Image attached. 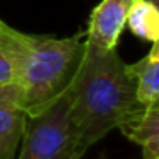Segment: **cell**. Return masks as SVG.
I'll list each match as a JSON object with an SVG mask.
<instances>
[{
  "mask_svg": "<svg viewBox=\"0 0 159 159\" xmlns=\"http://www.w3.org/2000/svg\"><path fill=\"white\" fill-rule=\"evenodd\" d=\"M128 74L135 82V98L140 104L151 106L159 103V46L152 43V48L144 58L135 62L134 65H127Z\"/></svg>",
  "mask_w": 159,
  "mask_h": 159,
  "instance_id": "52a82bcc",
  "label": "cell"
},
{
  "mask_svg": "<svg viewBox=\"0 0 159 159\" xmlns=\"http://www.w3.org/2000/svg\"><path fill=\"white\" fill-rule=\"evenodd\" d=\"M128 29L137 38L149 43L159 41V11L154 0H134L128 9L127 22Z\"/></svg>",
  "mask_w": 159,
  "mask_h": 159,
  "instance_id": "ba28073f",
  "label": "cell"
},
{
  "mask_svg": "<svg viewBox=\"0 0 159 159\" xmlns=\"http://www.w3.org/2000/svg\"><path fill=\"white\" fill-rule=\"evenodd\" d=\"M132 2L134 0H101L89 17L86 31L87 45L101 50L116 48Z\"/></svg>",
  "mask_w": 159,
  "mask_h": 159,
  "instance_id": "277c9868",
  "label": "cell"
},
{
  "mask_svg": "<svg viewBox=\"0 0 159 159\" xmlns=\"http://www.w3.org/2000/svg\"><path fill=\"white\" fill-rule=\"evenodd\" d=\"M67 91L82 156L94 142L145 108L135 98V82L116 48L101 50L86 43L84 58Z\"/></svg>",
  "mask_w": 159,
  "mask_h": 159,
  "instance_id": "6da1fadb",
  "label": "cell"
},
{
  "mask_svg": "<svg viewBox=\"0 0 159 159\" xmlns=\"http://www.w3.org/2000/svg\"><path fill=\"white\" fill-rule=\"evenodd\" d=\"M118 128L127 139L142 145L144 159H159V104L142 108Z\"/></svg>",
  "mask_w": 159,
  "mask_h": 159,
  "instance_id": "8992f818",
  "label": "cell"
},
{
  "mask_svg": "<svg viewBox=\"0 0 159 159\" xmlns=\"http://www.w3.org/2000/svg\"><path fill=\"white\" fill-rule=\"evenodd\" d=\"M28 121L14 84L0 86V159H14Z\"/></svg>",
  "mask_w": 159,
  "mask_h": 159,
  "instance_id": "5b68a950",
  "label": "cell"
},
{
  "mask_svg": "<svg viewBox=\"0 0 159 159\" xmlns=\"http://www.w3.org/2000/svg\"><path fill=\"white\" fill-rule=\"evenodd\" d=\"M86 33L70 38L33 36L0 21V45L28 116L43 111L72 84L86 50Z\"/></svg>",
  "mask_w": 159,
  "mask_h": 159,
  "instance_id": "7a4b0ae2",
  "label": "cell"
},
{
  "mask_svg": "<svg viewBox=\"0 0 159 159\" xmlns=\"http://www.w3.org/2000/svg\"><path fill=\"white\" fill-rule=\"evenodd\" d=\"M7 84H12V67L0 45V86H7Z\"/></svg>",
  "mask_w": 159,
  "mask_h": 159,
  "instance_id": "9c48e42d",
  "label": "cell"
},
{
  "mask_svg": "<svg viewBox=\"0 0 159 159\" xmlns=\"http://www.w3.org/2000/svg\"><path fill=\"white\" fill-rule=\"evenodd\" d=\"M19 159H80L77 134L70 116L69 91L43 111L28 116Z\"/></svg>",
  "mask_w": 159,
  "mask_h": 159,
  "instance_id": "3957f363",
  "label": "cell"
}]
</instances>
